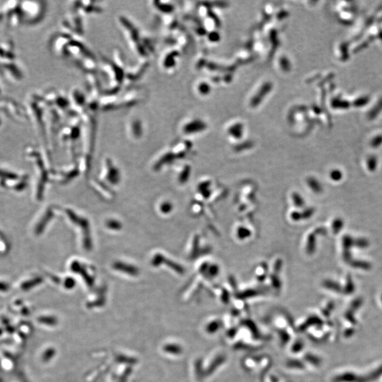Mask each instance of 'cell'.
I'll return each instance as SVG.
<instances>
[{
  "mask_svg": "<svg viewBox=\"0 0 382 382\" xmlns=\"http://www.w3.org/2000/svg\"><path fill=\"white\" fill-rule=\"evenodd\" d=\"M118 22L120 27L122 28V30L127 41H129L131 47L134 50L136 54L141 56V58H146L148 54L143 46V37H141L140 35L139 31L134 24L122 15L119 17Z\"/></svg>",
  "mask_w": 382,
  "mask_h": 382,
  "instance_id": "6da1fadb",
  "label": "cell"
},
{
  "mask_svg": "<svg viewBox=\"0 0 382 382\" xmlns=\"http://www.w3.org/2000/svg\"><path fill=\"white\" fill-rule=\"evenodd\" d=\"M148 67V62L144 60L139 65H136L133 69H130L125 76V78L128 79V82L130 83L136 82L143 75Z\"/></svg>",
  "mask_w": 382,
  "mask_h": 382,
  "instance_id": "7a4b0ae2",
  "label": "cell"
},
{
  "mask_svg": "<svg viewBox=\"0 0 382 382\" xmlns=\"http://www.w3.org/2000/svg\"><path fill=\"white\" fill-rule=\"evenodd\" d=\"M143 125L141 121L140 120H132L130 122L129 130L131 132V135L133 136H136L137 138L141 136L142 133H143Z\"/></svg>",
  "mask_w": 382,
  "mask_h": 382,
  "instance_id": "3957f363",
  "label": "cell"
},
{
  "mask_svg": "<svg viewBox=\"0 0 382 382\" xmlns=\"http://www.w3.org/2000/svg\"><path fill=\"white\" fill-rule=\"evenodd\" d=\"M0 382H2V379H1V378H0Z\"/></svg>",
  "mask_w": 382,
  "mask_h": 382,
  "instance_id": "277c9868",
  "label": "cell"
}]
</instances>
